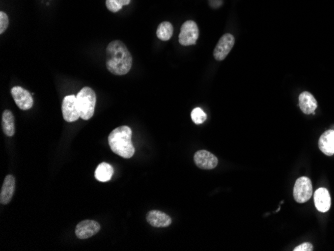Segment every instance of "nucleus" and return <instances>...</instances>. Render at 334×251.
Wrapping results in <instances>:
<instances>
[{
  "label": "nucleus",
  "mask_w": 334,
  "mask_h": 251,
  "mask_svg": "<svg viewBox=\"0 0 334 251\" xmlns=\"http://www.w3.org/2000/svg\"><path fill=\"white\" fill-rule=\"evenodd\" d=\"M106 67L114 75H125L132 67V56L120 40L111 41L106 48Z\"/></svg>",
  "instance_id": "nucleus-1"
},
{
  "label": "nucleus",
  "mask_w": 334,
  "mask_h": 251,
  "mask_svg": "<svg viewBox=\"0 0 334 251\" xmlns=\"http://www.w3.org/2000/svg\"><path fill=\"white\" fill-rule=\"evenodd\" d=\"M132 130L128 126H119L108 136L109 146L115 154L123 158H131L135 153V147L131 140Z\"/></svg>",
  "instance_id": "nucleus-2"
},
{
  "label": "nucleus",
  "mask_w": 334,
  "mask_h": 251,
  "mask_svg": "<svg viewBox=\"0 0 334 251\" xmlns=\"http://www.w3.org/2000/svg\"><path fill=\"white\" fill-rule=\"evenodd\" d=\"M76 97L80 118L83 120H89L94 114L96 105V94L94 90L90 87H83Z\"/></svg>",
  "instance_id": "nucleus-3"
},
{
  "label": "nucleus",
  "mask_w": 334,
  "mask_h": 251,
  "mask_svg": "<svg viewBox=\"0 0 334 251\" xmlns=\"http://www.w3.org/2000/svg\"><path fill=\"white\" fill-rule=\"evenodd\" d=\"M199 37V29L197 24L188 20L184 22L181 26L180 33H179V43L183 46H190L196 43Z\"/></svg>",
  "instance_id": "nucleus-4"
},
{
  "label": "nucleus",
  "mask_w": 334,
  "mask_h": 251,
  "mask_svg": "<svg viewBox=\"0 0 334 251\" xmlns=\"http://www.w3.org/2000/svg\"><path fill=\"white\" fill-rule=\"evenodd\" d=\"M312 196V184L308 177H299L293 188V197L296 202L304 203Z\"/></svg>",
  "instance_id": "nucleus-5"
},
{
  "label": "nucleus",
  "mask_w": 334,
  "mask_h": 251,
  "mask_svg": "<svg viewBox=\"0 0 334 251\" xmlns=\"http://www.w3.org/2000/svg\"><path fill=\"white\" fill-rule=\"evenodd\" d=\"M63 118L67 122H74L80 117L76 95H67L64 97L61 105Z\"/></svg>",
  "instance_id": "nucleus-6"
},
{
  "label": "nucleus",
  "mask_w": 334,
  "mask_h": 251,
  "mask_svg": "<svg viewBox=\"0 0 334 251\" xmlns=\"http://www.w3.org/2000/svg\"><path fill=\"white\" fill-rule=\"evenodd\" d=\"M234 42H235V39L232 34L227 33L222 36L214 48V51H213L214 58L218 61L224 60L227 55L229 54V52L231 51L234 45Z\"/></svg>",
  "instance_id": "nucleus-7"
},
{
  "label": "nucleus",
  "mask_w": 334,
  "mask_h": 251,
  "mask_svg": "<svg viewBox=\"0 0 334 251\" xmlns=\"http://www.w3.org/2000/svg\"><path fill=\"white\" fill-rule=\"evenodd\" d=\"M100 228V224L95 220H83L76 225L75 234L79 239H87L97 234Z\"/></svg>",
  "instance_id": "nucleus-8"
},
{
  "label": "nucleus",
  "mask_w": 334,
  "mask_h": 251,
  "mask_svg": "<svg viewBox=\"0 0 334 251\" xmlns=\"http://www.w3.org/2000/svg\"><path fill=\"white\" fill-rule=\"evenodd\" d=\"M11 94L16 105L21 110H28L33 106L32 94L26 89L20 86H15L11 89Z\"/></svg>",
  "instance_id": "nucleus-9"
},
{
  "label": "nucleus",
  "mask_w": 334,
  "mask_h": 251,
  "mask_svg": "<svg viewBox=\"0 0 334 251\" xmlns=\"http://www.w3.org/2000/svg\"><path fill=\"white\" fill-rule=\"evenodd\" d=\"M194 162L201 169H214L218 164L217 157L206 150H199L194 154Z\"/></svg>",
  "instance_id": "nucleus-10"
},
{
  "label": "nucleus",
  "mask_w": 334,
  "mask_h": 251,
  "mask_svg": "<svg viewBox=\"0 0 334 251\" xmlns=\"http://www.w3.org/2000/svg\"><path fill=\"white\" fill-rule=\"evenodd\" d=\"M146 220L153 227H168L172 219L166 213L159 210H151L146 214Z\"/></svg>",
  "instance_id": "nucleus-11"
},
{
  "label": "nucleus",
  "mask_w": 334,
  "mask_h": 251,
  "mask_svg": "<svg viewBox=\"0 0 334 251\" xmlns=\"http://www.w3.org/2000/svg\"><path fill=\"white\" fill-rule=\"evenodd\" d=\"M15 191V178L13 175H7L4 178L1 192H0V203L1 204H8Z\"/></svg>",
  "instance_id": "nucleus-12"
},
{
  "label": "nucleus",
  "mask_w": 334,
  "mask_h": 251,
  "mask_svg": "<svg viewBox=\"0 0 334 251\" xmlns=\"http://www.w3.org/2000/svg\"><path fill=\"white\" fill-rule=\"evenodd\" d=\"M314 204L318 211L327 212L331 206L330 194L327 189L319 188L314 193Z\"/></svg>",
  "instance_id": "nucleus-13"
},
{
  "label": "nucleus",
  "mask_w": 334,
  "mask_h": 251,
  "mask_svg": "<svg viewBox=\"0 0 334 251\" xmlns=\"http://www.w3.org/2000/svg\"><path fill=\"white\" fill-rule=\"evenodd\" d=\"M319 149L327 156L334 154V130L325 131L319 138Z\"/></svg>",
  "instance_id": "nucleus-14"
},
{
  "label": "nucleus",
  "mask_w": 334,
  "mask_h": 251,
  "mask_svg": "<svg viewBox=\"0 0 334 251\" xmlns=\"http://www.w3.org/2000/svg\"><path fill=\"white\" fill-rule=\"evenodd\" d=\"M299 107L303 113L311 114L317 108V101L311 93L304 91L299 96Z\"/></svg>",
  "instance_id": "nucleus-15"
},
{
  "label": "nucleus",
  "mask_w": 334,
  "mask_h": 251,
  "mask_svg": "<svg viewBox=\"0 0 334 251\" xmlns=\"http://www.w3.org/2000/svg\"><path fill=\"white\" fill-rule=\"evenodd\" d=\"M2 130L4 134L8 137H11L15 133V123H14V116L10 110H4L2 113Z\"/></svg>",
  "instance_id": "nucleus-16"
},
{
  "label": "nucleus",
  "mask_w": 334,
  "mask_h": 251,
  "mask_svg": "<svg viewBox=\"0 0 334 251\" xmlns=\"http://www.w3.org/2000/svg\"><path fill=\"white\" fill-rule=\"evenodd\" d=\"M113 175V167L106 162L100 163L95 170V178L100 182H107Z\"/></svg>",
  "instance_id": "nucleus-17"
},
{
  "label": "nucleus",
  "mask_w": 334,
  "mask_h": 251,
  "mask_svg": "<svg viewBox=\"0 0 334 251\" xmlns=\"http://www.w3.org/2000/svg\"><path fill=\"white\" fill-rule=\"evenodd\" d=\"M173 34V26L170 22L164 21L158 25V28L156 31L157 37L162 41H167L172 37Z\"/></svg>",
  "instance_id": "nucleus-18"
},
{
  "label": "nucleus",
  "mask_w": 334,
  "mask_h": 251,
  "mask_svg": "<svg viewBox=\"0 0 334 251\" xmlns=\"http://www.w3.org/2000/svg\"><path fill=\"white\" fill-rule=\"evenodd\" d=\"M131 0H106V7L111 12H118L123 6L128 5Z\"/></svg>",
  "instance_id": "nucleus-19"
},
{
  "label": "nucleus",
  "mask_w": 334,
  "mask_h": 251,
  "mask_svg": "<svg viewBox=\"0 0 334 251\" xmlns=\"http://www.w3.org/2000/svg\"><path fill=\"white\" fill-rule=\"evenodd\" d=\"M191 118H192V121L195 124H202L206 120L207 116L201 108L196 107L192 110Z\"/></svg>",
  "instance_id": "nucleus-20"
},
{
  "label": "nucleus",
  "mask_w": 334,
  "mask_h": 251,
  "mask_svg": "<svg viewBox=\"0 0 334 251\" xmlns=\"http://www.w3.org/2000/svg\"><path fill=\"white\" fill-rule=\"evenodd\" d=\"M9 24V20H8V16L5 12L1 11L0 12V33H4V31L7 29Z\"/></svg>",
  "instance_id": "nucleus-21"
},
{
  "label": "nucleus",
  "mask_w": 334,
  "mask_h": 251,
  "mask_svg": "<svg viewBox=\"0 0 334 251\" xmlns=\"http://www.w3.org/2000/svg\"><path fill=\"white\" fill-rule=\"evenodd\" d=\"M293 250L294 251H311V250H313V246L309 242H305V243H302V244L298 245Z\"/></svg>",
  "instance_id": "nucleus-22"
}]
</instances>
